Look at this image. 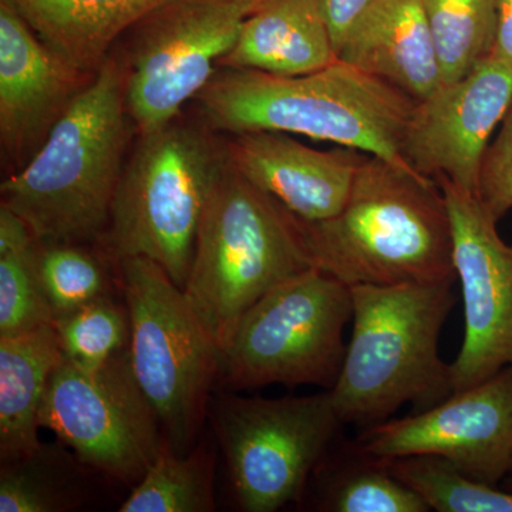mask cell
Listing matches in <instances>:
<instances>
[{"mask_svg":"<svg viewBox=\"0 0 512 512\" xmlns=\"http://www.w3.org/2000/svg\"><path fill=\"white\" fill-rule=\"evenodd\" d=\"M301 221L316 268L346 285L457 281L446 198L410 168L367 156L335 217Z\"/></svg>","mask_w":512,"mask_h":512,"instance_id":"6da1fadb","label":"cell"},{"mask_svg":"<svg viewBox=\"0 0 512 512\" xmlns=\"http://www.w3.org/2000/svg\"><path fill=\"white\" fill-rule=\"evenodd\" d=\"M453 229L454 268L464 302V339L451 363L454 393L512 366V244L477 195L436 180Z\"/></svg>","mask_w":512,"mask_h":512,"instance_id":"7c38bea8","label":"cell"},{"mask_svg":"<svg viewBox=\"0 0 512 512\" xmlns=\"http://www.w3.org/2000/svg\"><path fill=\"white\" fill-rule=\"evenodd\" d=\"M208 414L245 512H274L303 500L345 427L329 390L281 399L225 393L211 400Z\"/></svg>","mask_w":512,"mask_h":512,"instance_id":"9c48e42d","label":"cell"},{"mask_svg":"<svg viewBox=\"0 0 512 512\" xmlns=\"http://www.w3.org/2000/svg\"><path fill=\"white\" fill-rule=\"evenodd\" d=\"M74 456L97 473L136 487L165 446L156 412L141 390L128 348L99 369L63 356L39 414Z\"/></svg>","mask_w":512,"mask_h":512,"instance_id":"8fae6325","label":"cell"},{"mask_svg":"<svg viewBox=\"0 0 512 512\" xmlns=\"http://www.w3.org/2000/svg\"><path fill=\"white\" fill-rule=\"evenodd\" d=\"M94 73L83 72L52 49L9 0H0V140L20 168Z\"/></svg>","mask_w":512,"mask_h":512,"instance_id":"9a60e30c","label":"cell"},{"mask_svg":"<svg viewBox=\"0 0 512 512\" xmlns=\"http://www.w3.org/2000/svg\"><path fill=\"white\" fill-rule=\"evenodd\" d=\"M338 59L389 83L416 103L443 86L420 0H376L346 33Z\"/></svg>","mask_w":512,"mask_h":512,"instance_id":"e0dca14e","label":"cell"},{"mask_svg":"<svg viewBox=\"0 0 512 512\" xmlns=\"http://www.w3.org/2000/svg\"><path fill=\"white\" fill-rule=\"evenodd\" d=\"M120 285L130 320L131 367L156 412L165 444L190 453L210 412L221 352L183 289L156 262L120 259Z\"/></svg>","mask_w":512,"mask_h":512,"instance_id":"52a82bcc","label":"cell"},{"mask_svg":"<svg viewBox=\"0 0 512 512\" xmlns=\"http://www.w3.org/2000/svg\"><path fill=\"white\" fill-rule=\"evenodd\" d=\"M225 154L248 183L308 222L328 220L345 207L369 156L348 147L316 150L276 131L231 134Z\"/></svg>","mask_w":512,"mask_h":512,"instance_id":"2e32d148","label":"cell"},{"mask_svg":"<svg viewBox=\"0 0 512 512\" xmlns=\"http://www.w3.org/2000/svg\"><path fill=\"white\" fill-rule=\"evenodd\" d=\"M355 441L386 460L443 457L468 477L500 487L512 471V366L413 416L362 430Z\"/></svg>","mask_w":512,"mask_h":512,"instance_id":"4fadbf2b","label":"cell"},{"mask_svg":"<svg viewBox=\"0 0 512 512\" xmlns=\"http://www.w3.org/2000/svg\"><path fill=\"white\" fill-rule=\"evenodd\" d=\"M352 291L319 268L282 282L244 313L221 352L228 390L316 386L333 389L345 362Z\"/></svg>","mask_w":512,"mask_h":512,"instance_id":"ba28073f","label":"cell"},{"mask_svg":"<svg viewBox=\"0 0 512 512\" xmlns=\"http://www.w3.org/2000/svg\"><path fill=\"white\" fill-rule=\"evenodd\" d=\"M338 60L316 0H261L220 69L302 76Z\"/></svg>","mask_w":512,"mask_h":512,"instance_id":"ac0fdd59","label":"cell"},{"mask_svg":"<svg viewBox=\"0 0 512 512\" xmlns=\"http://www.w3.org/2000/svg\"><path fill=\"white\" fill-rule=\"evenodd\" d=\"M323 19L328 25L336 53L346 33L376 0H316Z\"/></svg>","mask_w":512,"mask_h":512,"instance_id":"f546056e","label":"cell"},{"mask_svg":"<svg viewBox=\"0 0 512 512\" xmlns=\"http://www.w3.org/2000/svg\"><path fill=\"white\" fill-rule=\"evenodd\" d=\"M493 53L512 67V0H497V39Z\"/></svg>","mask_w":512,"mask_h":512,"instance_id":"4dcf8cb0","label":"cell"},{"mask_svg":"<svg viewBox=\"0 0 512 512\" xmlns=\"http://www.w3.org/2000/svg\"><path fill=\"white\" fill-rule=\"evenodd\" d=\"M477 197L497 222L512 210V103L485 151Z\"/></svg>","mask_w":512,"mask_h":512,"instance_id":"f1b7e54d","label":"cell"},{"mask_svg":"<svg viewBox=\"0 0 512 512\" xmlns=\"http://www.w3.org/2000/svg\"><path fill=\"white\" fill-rule=\"evenodd\" d=\"M511 103L512 67L493 53L416 104L404 134V160L434 183L446 178L477 195L485 151Z\"/></svg>","mask_w":512,"mask_h":512,"instance_id":"5bb4252c","label":"cell"},{"mask_svg":"<svg viewBox=\"0 0 512 512\" xmlns=\"http://www.w3.org/2000/svg\"><path fill=\"white\" fill-rule=\"evenodd\" d=\"M311 268L315 262L302 221L225 161L202 215L183 289L220 352L252 305Z\"/></svg>","mask_w":512,"mask_h":512,"instance_id":"5b68a950","label":"cell"},{"mask_svg":"<svg viewBox=\"0 0 512 512\" xmlns=\"http://www.w3.org/2000/svg\"><path fill=\"white\" fill-rule=\"evenodd\" d=\"M52 325L0 336V461L18 460L35 453L39 414L50 377L62 362Z\"/></svg>","mask_w":512,"mask_h":512,"instance_id":"d6986e66","label":"cell"},{"mask_svg":"<svg viewBox=\"0 0 512 512\" xmlns=\"http://www.w3.org/2000/svg\"><path fill=\"white\" fill-rule=\"evenodd\" d=\"M443 84L470 73L493 55L497 39V0H420Z\"/></svg>","mask_w":512,"mask_h":512,"instance_id":"cb8c5ba5","label":"cell"},{"mask_svg":"<svg viewBox=\"0 0 512 512\" xmlns=\"http://www.w3.org/2000/svg\"><path fill=\"white\" fill-rule=\"evenodd\" d=\"M83 466L64 448L45 444L29 456L2 463L0 512H60L79 507L84 501L79 471Z\"/></svg>","mask_w":512,"mask_h":512,"instance_id":"603a6c76","label":"cell"},{"mask_svg":"<svg viewBox=\"0 0 512 512\" xmlns=\"http://www.w3.org/2000/svg\"><path fill=\"white\" fill-rule=\"evenodd\" d=\"M227 156L210 137L177 119L151 133L124 167L109 221L117 261L147 258L184 289L195 239Z\"/></svg>","mask_w":512,"mask_h":512,"instance_id":"8992f818","label":"cell"},{"mask_svg":"<svg viewBox=\"0 0 512 512\" xmlns=\"http://www.w3.org/2000/svg\"><path fill=\"white\" fill-rule=\"evenodd\" d=\"M53 328L63 356L84 369H99L130 343L127 308L117 305L110 295L56 316Z\"/></svg>","mask_w":512,"mask_h":512,"instance_id":"4316f807","label":"cell"},{"mask_svg":"<svg viewBox=\"0 0 512 512\" xmlns=\"http://www.w3.org/2000/svg\"><path fill=\"white\" fill-rule=\"evenodd\" d=\"M214 461L207 447L178 456L165 444L156 463L133 487L119 511H214Z\"/></svg>","mask_w":512,"mask_h":512,"instance_id":"d4e9b609","label":"cell"},{"mask_svg":"<svg viewBox=\"0 0 512 512\" xmlns=\"http://www.w3.org/2000/svg\"><path fill=\"white\" fill-rule=\"evenodd\" d=\"M448 284L355 285L352 338L329 392L345 426L366 430L412 403L429 409L454 393L441 330L457 302Z\"/></svg>","mask_w":512,"mask_h":512,"instance_id":"277c9868","label":"cell"},{"mask_svg":"<svg viewBox=\"0 0 512 512\" xmlns=\"http://www.w3.org/2000/svg\"><path fill=\"white\" fill-rule=\"evenodd\" d=\"M195 101L225 133L299 134L413 170L402 148L416 101L339 59L302 76L222 69Z\"/></svg>","mask_w":512,"mask_h":512,"instance_id":"7a4b0ae2","label":"cell"},{"mask_svg":"<svg viewBox=\"0 0 512 512\" xmlns=\"http://www.w3.org/2000/svg\"><path fill=\"white\" fill-rule=\"evenodd\" d=\"M126 67L107 57L35 156L2 184V204L39 242H73L109 227L126 147Z\"/></svg>","mask_w":512,"mask_h":512,"instance_id":"3957f363","label":"cell"},{"mask_svg":"<svg viewBox=\"0 0 512 512\" xmlns=\"http://www.w3.org/2000/svg\"><path fill=\"white\" fill-rule=\"evenodd\" d=\"M36 238L26 222L0 204V336L52 325L55 313L36 272Z\"/></svg>","mask_w":512,"mask_h":512,"instance_id":"7402d4cb","label":"cell"},{"mask_svg":"<svg viewBox=\"0 0 512 512\" xmlns=\"http://www.w3.org/2000/svg\"><path fill=\"white\" fill-rule=\"evenodd\" d=\"M36 35L83 72L160 0H9Z\"/></svg>","mask_w":512,"mask_h":512,"instance_id":"ffe728a7","label":"cell"},{"mask_svg":"<svg viewBox=\"0 0 512 512\" xmlns=\"http://www.w3.org/2000/svg\"><path fill=\"white\" fill-rule=\"evenodd\" d=\"M312 510L322 512H427L426 503L390 473L384 458L360 450L356 441L329 451L309 481Z\"/></svg>","mask_w":512,"mask_h":512,"instance_id":"44dd1931","label":"cell"},{"mask_svg":"<svg viewBox=\"0 0 512 512\" xmlns=\"http://www.w3.org/2000/svg\"><path fill=\"white\" fill-rule=\"evenodd\" d=\"M36 272L50 308L64 315L110 295L100 259L70 242L36 241Z\"/></svg>","mask_w":512,"mask_h":512,"instance_id":"83f0119b","label":"cell"},{"mask_svg":"<svg viewBox=\"0 0 512 512\" xmlns=\"http://www.w3.org/2000/svg\"><path fill=\"white\" fill-rule=\"evenodd\" d=\"M386 463L390 473L419 495L430 511L512 512L510 491L468 477L446 458L417 454Z\"/></svg>","mask_w":512,"mask_h":512,"instance_id":"484cf974","label":"cell"},{"mask_svg":"<svg viewBox=\"0 0 512 512\" xmlns=\"http://www.w3.org/2000/svg\"><path fill=\"white\" fill-rule=\"evenodd\" d=\"M503 488L505 491H510V493H512V471L507 477H505V480L503 481Z\"/></svg>","mask_w":512,"mask_h":512,"instance_id":"1f68e13d","label":"cell"},{"mask_svg":"<svg viewBox=\"0 0 512 512\" xmlns=\"http://www.w3.org/2000/svg\"><path fill=\"white\" fill-rule=\"evenodd\" d=\"M261 0H160L126 35L127 110L138 133L177 119L220 70Z\"/></svg>","mask_w":512,"mask_h":512,"instance_id":"30bf717a","label":"cell"}]
</instances>
